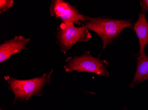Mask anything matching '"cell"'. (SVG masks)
Returning a JSON list of instances; mask_svg holds the SVG:
<instances>
[{"label":"cell","instance_id":"7a4b0ae2","mask_svg":"<svg viewBox=\"0 0 148 110\" xmlns=\"http://www.w3.org/2000/svg\"><path fill=\"white\" fill-rule=\"evenodd\" d=\"M53 71L51 69L49 72L44 74L40 77L29 80H18L9 76L4 77L9 84V89L14 94V103H16L18 100L28 101L32 96H41L45 86L50 83Z\"/></svg>","mask_w":148,"mask_h":110},{"label":"cell","instance_id":"ba28073f","mask_svg":"<svg viewBox=\"0 0 148 110\" xmlns=\"http://www.w3.org/2000/svg\"><path fill=\"white\" fill-rule=\"evenodd\" d=\"M148 79V57L145 54L143 56H139L138 58L137 69L131 86Z\"/></svg>","mask_w":148,"mask_h":110},{"label":"cell","instance_id":"30bf717a","mask_svg":"<svg viewBox=\"0 0 148 110\" xmlns=\"http://www.w3.org/2000/svg\"><path fill=\"white\" fill-rule=\"evenodd\" d=\"M140 6L142 7V11H148V0L140 1Z\"/></svg>","mask_w":148,"mask_h":110},{"label":"cell","instance_id":"9c48e42d","mask_svg":"<svg viewBox=\"0 0 148 110\" xmlns=\"http://www.w3.org/2000/svg\"><path fill=\"white\" fill-rule=\"evenodd\" d=\"M14 4L12 0H1L0 1V13L5 12L11 8Z\"/></svg>","mask_w":148,"mask_h":110},{"label":"cell","instance_id":"52a82bcc","mask_svg":"<svg viewBox=\"0 0 148 110\" xmlns=\"http://www.w3.org/2000/svg\"><path fill=\"white\" fill-rule=\"evenodd\" d=\"M134 30L135 31L140 44V56L145 54V49L148 44V23L143 13L139 15L138 21L134 25Z\"/></svg>","mask_w":148,"mask_h":110},{"label":"cell","instance_id":"3957f363","mask_svg":"<svg viewBox=\"0 0 148 110\" xmlns=\"http://www.w3.org/2000/svg\"><path fill=\"white\" fill-rule=\"evenodd\" d=\"M66 62L67 64L64 67L66 72L74 71L86 72L106 77L109 75L107 68V61L93 57L88 51L85 52L80 56L69 57L66 59Z\"/></svg>","mask_w":148,"mask_h":110},{"label":"cell","instance_id":"6da1fadb","mask_svg":"<svg viewBox=\"0 0 148 110\" xmlns=\"http://www.w3.org/2000/svg\"><path fill=\"white\" fill-rule=\"evenodd\" d=\"M81 25L86 29L95 32L100 37L103 43V49H104L124 29L131 27L132 24L127 20L87 16Z\"/></svg>","mask_w":148,"mask_h":110},{"label":"cell","instance_id":"8fae6325","mask_svg":"<svg viewBox=\"0 0 148 110\" xmlns=\"http://www.w3.org/2000/svg\"></svg>","mask_w":148,"mask_h":110},{"label":"cell","instance_id":"5b68a950","mask_svg":"<svg viewBox=\"0 0 148 110\" xmlns=\"http://www.w3.org/2000/svg\"><path fill=\"white\" fill-rule=\"evenodd\" d=\"M51 16L60 18L62 22L72 23L81 25L87 16L79 13L75 6L63 0H53L50 7Z\"/></svg>","mask_w":148,"mask_h":110},{"label":"cell","instance_id":"277c9868","mask_svg":"<svg viewBox=\"0 0 148 110\" xmlns=\"http://www.w3.org/2000/svg\"><path fill=\"white\" fill-rule=\"evenodd\" d=\"M74 24L61 22L57 27L56 43L64 54L77 43L87 42L92 37L88 30L83 26L76 27Z\"/></svg>","mask_w":148,"mask_h":110},{"label":"cell","instance_id":"8992f818","mask_svg":"<svg viewBox=\"0 0 148 110\" xmlns=\"http://www.w3.org/2000/svg\"><path fill=\"white\" fill-rule=\"evenodd\" d=\"M31 38L22 36H15L0 45V63H2L15 54L21 52L27 48Z\"/></svg>","mask_w":148,"mask_h":110}]
</instances>
